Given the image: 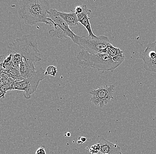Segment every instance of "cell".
I'll use <instances>...</instances> for the list:
<instances>
[{"label":"cell","instance_id":"obj_20","mask_svg":"<svg viewBox=\"0 0 156 154\" xmlns=\"http://www.w3.org/2000/svg\"><path fill=\"white\" fill-rule=\"evenodd\" d=\"M35 154H46L44 147L42 146L39 148L36 151Z\"/></svg>","mask_w":156,"mask_h":154},{"label":"cell","instance_id":"obj_1","mask_svg":"<svg viewBox=\"0 0 156 154\" xmlns=\"http://www.w3.org/2000/svg\"><path fill=\"white\" fill-rule=\"evenodd\" d=\"M8 53L20 63L23 61L35 64L41 60L36 37L32 34L24 35L10 44Z\"/></svg>","mask_w":156,"mask_h":154},{"label":"cell","instance_id":"obj_14","mask_svg":"<svg viewBox=\"0 0 156 154\" xmlns=\"http://www.w3.org/2000/svg\"><path fill=\"white\" fill-rule=\"evenodd\" d=\"M9 74L10 75L12 79L14 80L15 83L23 81V78L20 73L19 70L12 67L11 69L8 72Z\"/></svg>","mask_w":156,"mask_h":154},{"label":"cell","instance_id":"obj_8","mask_svg":"<svg viewBox=\"0 0 156 154\" xmlns=\"http://www.w3.org/2000/svg\"><path fill=\"white\" fill-rule=\"evenodd\" d=\"M139 52V58L143 60L145 70L156 73V40L148 44L145 50H140Z\"/></svg>","mask_w":156,"mask_h":154},{"label":"cell","instance_id":"obj_15","mask_svg":"<svg viewBox=\"0 0 156 154\" xmlns=\"http://www.w3.org/2000/svg\"><path fill=\"white\" fill-rule=\"evenodd\" d=\"M14 83L7 84H4L3 85H1L0 88V91H1V95H0V97L1 98H5V94L7 92L13 90V88H12V85Z\"/></svg>","mask_w":156,"mask_h":154},{"label":"cell","instance_id":"obj_22","mask_svg":"<svg viewBox=\"0 0 156 154\" xmlns=\"http://www.w3.org/2000/svg\"><path fill=\"white\" fill-rule=\"evenodd\" d=\"M87 139L85 137H80L78 138V140L77 141L78 144H81L84 143L86 141Z\"/></svg>","mask_w":156,"mask_h":154},{"label":"cell","instance_id":"obj_9","mask_svg":"<svg viewBox=\"0 0 156 154\" xmlns=\"http://www.w3.org/2000/svg\"><path fill=\"white\" fill-rule=\"evenodd\" d=\"M98 143L100 144V152L101 153L122 154L121 148L117 144L111 143L104 137L100 138Z\"/></svg>","mask_w":156,"mask_h":154},{"label":"cell","instance_id":"obj_16","mask_svg":"<svg viewBox=\"0 0 156 154\" xmlns=\"http://www.w3.org/2000/svg\"><path fill=\"white\" fill-rule=\"evenodd\" d=\"M83 8V12L80 14H77V17L79 21L82 20L86 16H88L91 13V10L87 8L86 5H82Z\"/></svg>","mask_w":156,"mask_h":154},{"label":"cell","instance_id":"obj_10","mask_svg":"<svg viewBox=\"0 0 156 154\" xmlns=\"http://www.w3.org/2000/svg\"><path fill=\"white\" fill-rule=\"evenodd\" d=\"M34 63L27 62H20V63L19 71L23 78L26 79L30 77L34 74L36 69Z\"/></svg>","mask_w":156,"mask_h":154},{"label":"cell","instance_id":"obj_6","mask_svg":"<svg viewBox=\"0 0 156 154\" xmlns=\"http://www.w3.org/2000/svg\"><path fill=\"white\" fill-rule=\"evenodd\" d=\"M45 72V70L42 68L38 69L30 77L24 79L19 82L14 83L12 85L13 90L21 91L26 99H30L31 95L37 90L40 82L47 77Z\"/></svg>","mask_w":156,"mask_h":154},{"label":"cell","instance_id":"obj_7","mask_svg":"<svg viewBox=\"0 0 156 154\" xmlns=\"http://www.w3.org/2000/svg\"><path fill=\"white\" fill-rule=\"evenodd\" d=\"M115 88V86L112 84L102 86L97 89L91 91H90L92 95L90 101L94 105L103 108L110 102L111 99H114Z\"/></svg>","mask_w":156,"mask_h":154},{"label":"cell","instance_id":"obj_3","mask_svg":"<svg viewBox=\"0 0 156 154\" xmlns=\"http://www.w3.org/2000/svg\"><path fill=\"white\" fill-rule=\"evenodd\" d=\"M76 57L79 65L82 69H94L99 71H113L122 63L115 62L106 53L92 54L81 51L77 54Z\"/></svg>","mask_w":156,"mask_h":154},{"label":"cell","instance_id":"obj_23","mask_svg":"<svg viewBox=\"0 0 156 154\" xmlns=\"http://www.w3.org/2000/svg\"><path fill=\"white\" fill-rule=\"evenodd\" d=\"M67 136H68V137H70L71 136V133L70 132H67Z\"/></svg>","mask_w":156,"mask_h":154},{"label":"cell","instance_id":"obj_17","mask_svg":"<svg viewBox=\"0 0 156 154\" xmlns=\"http://www.w3.org/2000/svg\"><path fill=\"white\" fill-rule=\"evenodd\" d=\"M58 73V70L56 66L54 65H50L47 68L45 74L47 76H50L51 77H55Z\"/></svg>","mask_w":156,"mask_h":154},{"label":"cell","instance_id":"obj_2","mask_svg":"<svg viewBox=\"0 0 156 154\" xmlns=\"http://www.w3.org/2000/svg\"><path fill=\"white\" fill-rule=\"evenodd\" d=\"M50 9V2L47 0H21L17 12L26 25L43 23L51 25L48 20Z\"/></svg>","mask_w":156,"mask_h":154},{"label":"cell","instance_id":"obj_21","mask_svg":"<svg viewBox=\"0 0 156 154\" xmlns=\"http://www.w3.org/2000/svg\"><path fill=\"white\" fill-rule=\"evenodd\" d=\"M83 12V8L82 5L77 6L75 8V13L77 14H80Z\"/></svg>","mask_w":156,"mask_h":154},{"label":"cell","instance_id":"obj_13","mask_svg":"<svg viewBox=\"0 0 156 154\" xmlns=\"http://www.w3.org/2000/svg\"><path fill=\"white\" fill-rule=\"evenodd\" d=\"M90 18L88 16H87L84 18L82 20H80L79 22L82 25H83L87 30L89 37L92 38H96L97 36H95L93 33L91 25L90 22Z\"/></svg>","mask_w":156,"mask_h":154},{"label":"cell","instance_id":"obj_4","mask_svg":"<svg viewBox=\"0 0 156 154\" xmlns=\"http://www.w3.org/2000/svg\"><path fill=\"white\" fill-rule=\"evenodd\" d=\"M73 42L77 45L82 51L92 54L104 53V50L111 43L109 38L103 36L92 38L89 36L76 35Z\"/></svg>","mask_w":156,"mask_h":154},{"label":"cell","instance_id":"obj_5","mask_svg":"<svg viewBox=\"0 0 156 154\" xmlns=\"http://www.w3.org/2000/svg\"><path fill=\"white\" fill-rule=\"evenodd\" d=\"M48 20L53 25L54 29L49 31V34L51 38L74 39L76 34L70 30L69 26L62 18L59 16L56 9H51L49 12Z\"/></svg>","mask_w":156,"mask_h":154},{"label":"cell","instance_id":"obj_12","mask_svg":"<svg viewBox=\"0 0 156 154\" xmlns=\"http://www.w3.org/2000/svg\"><path fill=\"white\" fill-rule=\"evenodd\" d=\"M104 53H106L110 56L111 57H114L116 56H123V52L122 50L118 48L115 47L112 44H109L104 50Z\"/></svg>","mask_w":156,"mask_h":154},{"label":"cell","instance_id":"obj_19","mask_svg":"<svg viewBox=\"0 0 156 154\" xmlns=\"http://www.w3.org/2000/svg\"><path fill=\"white\" fill-rule=\"evenodd\" d=\"M125 58L126 57L124 56H116L112 57L113 61L115 62H121V63H123L124 61Z\"/></svg>","mask_w":156,"mask_h":154},{"label":"cell","instance_id":"obj_11","mask_svg":"<svg viewBox=\"0 0 156 154\" xmlns=\"http://www.w3.org/2000/svg\"><path fill=\"white\" fill-rule=\"evenodd\" d=\"M57 13L59 16L66 22L69 27H74L79 25V21L77 15L75 12L66 13L57 11Z\"/></svg>","mask_w":156,"mask_h":154},{"label":"cell","instance_id":"obj_18","mask_svg":"<svg viewBox=\"0 0 156 154\" xmlns=\"http://www.w3.org/2000/svg\"><path fill=\"white\" fill-rule=\"evenodd\" d=\"M100 144H98L93 145L90 149V152L91 154H98L100 152Z\"/></svg>","mask_w":156,"mask_h":154}]
</instances>
